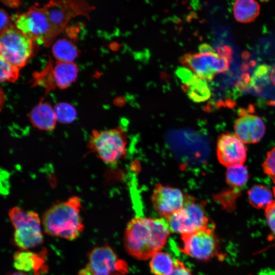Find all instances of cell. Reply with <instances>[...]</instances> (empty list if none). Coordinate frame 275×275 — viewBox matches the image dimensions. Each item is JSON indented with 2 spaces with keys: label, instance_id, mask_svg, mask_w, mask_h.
I'll return each instance as SVG.
<instances>
[{
  "label": "cell",
  "instance_id": "cell-21",
  "mask_svg": "<svg viewBox=\"0 0 275 275\" xmlns=\"http://www.w3.org/2000/svg\"><path fill=\"white\" fill-rule=\"evenodd\" d=\"M150 258L149 266L154 275H169L172 272L175 260L168 253L159 251Z\"/></svg>",
  "mask_w": 275,
  "mask_h": 275
},
{
  "label": "cell",
  "instance_id": "cell-25",
  "mask_svg": "<svg viewBox=\"0 0 275 275\" xmlns=\"http://www.w3.org/2000/svg\"><path fill=\"white\" fill-rule=\"evenodd\" d=\"M53 109L57 121L61 123H70L76 117L75 108L68 103H60L57 104Z\"/></svg>",
  "mask_w": 275,
  "mask_h": 275
},
{
  "label": "cell",
  "instance_id": "cell-10",
  "mask_svg": "<svg viewBox=\"0 0 275 275\" xmlns=\"http://www.w3.org/2000/svg\"><path fill=\"white\" fill-rule=\"evenodd\" d=\"M78 72L73 62L51 61L43 70L34 73L33 85L44 88L46 92L56 88L65 89L75 81Z\"/></svg>",
  "mask_w": 275,
  "mask_h": 275
},
{
  "label": "cell",
  "instance_id": "cell-14",
  "mask_svg": "<svg viewBox=\"0 0 275 275\" xmlns=\"http://www.w3.org/2000/svg\"><path fill=\"white\" fill-rule=\"evenodd\" d=\"M235 134L244 144L259 142L265 132L262 119L255 115L242 113L234 125Z\"/></svg>",
  "mask_w": 275,
  "mask_h": 275
},
{
  "label": "cell",
  "instance_id": "cell-4",
  "mask_svg": "<svg viewBox=\"0 0 275 275\" xmlns=\"http://www.w3.org/2000/svg\"><path fill=\"white\" fill-rule=\"evenodd\" d=\"M35 42L23 34L12 24L0 34V56L20 69L32 57Z\"/></svg>",
  "mask_w": 275,
  "mask_h": 275
},
{
  "label": "cell",
  "instance_id": "cell-17",
  "mask_svg": "<svg viewBox=\"0 0 275 275\" xmlns=\"http://www.w3.org/2000/svg\"><path fill=\"white\" fill-rule=\"evenodd\" d=\"M30 119L32 125L40 130H53L57 121L54 109L46 102H40L30 114Z\"/></svg>",
  "mask_w": 275,
  "mask_h": 275
},
{
  "label": "cell",
  "instance_id": "cell-6",
  "mask_svg": "<svg viewBox=\"0 0 275 275\" xmlns=\"http://www.w3.org/2000/svg\"><path fill=\"white\" fill-rule=\"evenodd\" d=\"M14 25L36 43L49 46L56 37L44 7H31L27 11L16 15Z\"/></svg>",
  "mask_w": 275,
  "mask_h": 275
},
{
  "label": "cell",
  "instance_id": "cell-36",
  "mask_svg": "<svg viewBox=\"0 0 275 275\" xmlns=\"http://www.w3.org/2000/svg\"><path fill=\"white\" fill-rule=\"evenodd\" d=\"M273 189L275 190V187H273Z\"/></svg>",
  "mask_w": 275,
  "mask_h": 275
},
{
  "label": "cell",
  "instance_id": "cell-26",
  "mask_svg": "<svg viewBox=\"0 0 275 275\" xmlns=\"http://www.w3.org/2000/svg\"><path fill=\"white\" fill-rule=\"evenodd\" d=\"M19 70L0 56V82H15L18 78Z\"/></svg>",
  "mask_w": 275,
  "mask_h": 275
},
{
  "label": "cell",
  "instance_id": "cell-9",
  "mask_svg": "<svg viewBox=\"0 0 275 275\" xmlns=\"http://www.w3.org/2000/svg\"><path fill=\"white\" fill-rule=\"evenodd\" d=\"M181 236V250L186 255L201 261L209 260L218 255V240L212 224Z\"/></svg>",
  "mask_w": 275,
  "mask_h": 275
},
{
  "label": "cell",
  "instance_id": "cell-29",
  "mask_svg": "<svg viewBox=\"0 0 275 275\" xmlns=\"http://www.w3.org/2000/svg\"><path fill=\"white\" fill-rule=\"evenodd\" d=\"M265 215L267 224L272 234L275 237V201L265 208Z\"/></svg>",
  "mask_w": 275,
  "mask_h": 275
},
{
  "label": "cell",
  "instance_id": "cell-1",
  "mask_svg": "<svg viewBox=\"0 0 275 275\" xmlns=\"http://www.w3.org/2000/svg\"><path fill=\"white\" fill-rule=\"evenodd\" d=\"M170 232L164 218L134 217L128 222L125 231V248L135 259L150 258L163 248Z\"/></svg>",
  "mask_w": 275,
  "mask_h": 275
},
{
  "label": "cell",
  "instance_id": "cell-19",
  "mask_svg": "<svg viewBox=\"0 0 275 275\" xmlns=\"http://www.w3.org/2000/svg\"><path fill=\"white\" fill-rule=\"evenodd\" d=\"M182 89L188 98L195 102H202L209 99L211 91L207 81L196 74L186 83L182 84Z\"/></svg>",
  "mask_w": 275,
  "mask_h": 275
},
{
  "label": "cell",
  "instance_id": "cell-22",
  "mask_svg": "<svg viewBox=\"0 0 275 275\" xmlns=\"http://www.w3.org/2000/svg\"><path fill=\"white\" fill-rule=\"evenodd\" d=\"M9 215L14 229L26 225L41 224L37 212L24 211L18 207L11 209L9 212Z\"/></svg>",
  "mask_w": 275,
  "mask_h": 275
},
{
  "label": "cell",
  "instance_id": "cell-28",
  "mask_svg": "<svg viewBox=\"0 0 275 275\" xmlns=\"http://www.w3.org/2000/svg\"><path fill=\"white\" fill-rule=\"evenodd\" d=\"M270 70V67L266 64L258 66L254 71L250 81L251 85L254 88L258 82L267 81Z\"/></svg>",
  "mask_w": 275,
  "mask_h": 275
},
{
  "label": "cell",
  "instance_id": "cell-20",
  "mask_svg": "<svg viewBox=\"0 0 275 275\" xmlns=\"http://www.w3.org/2000/svg\"><path fill=\"white\" fill-rule=\"evenodd\" d=\"M52 53L58 61L73 62L78 51L75 44L66 39L58 40L52 46Z\"/></svg>",
  "mask_w": 275,
  "mask_h": 275
},
{
  "label": "cell",
  "instance_id": "cell-12",
  "mask_svg": "<svg viewBox=\"0 0 275 275\" xmlns=\"http://www.w3.org/2000/svg\"><path fill=\"white\" fill-rule=\"evenodd\" d=\"M152 201L154 209L166 219L195 199L179 189L158 184L153 190Z\"/></svg>",
  "mask_w": 275,
  "mask_h": 275
},
{
  "label": "cell",
  "instance_id": "cell-18",
  "mask_svg": "<svg viewBox=\"0 0 275 275\" xmlns=\"http://www.w3.org/2000/svg\"><path fill=\"white\" fill-rule=\"evenodd\" d=\"M232 10L234 17L238 22L247 23L257 18L260 6L256 0H235Z\"/></svg>",
  "mask_w": 275,
  "mask_h": 275
},
{
  "label": "cell",
  "instance_id": "cell-15",
  "mask_svg": "<svg viewBox=\"0 0 275 275\" xmlns=\"http://www.w3.org/2000/svg\"><path fill=\"white\" fill-rule=\"evenodd\" d=\"M46 258V251L34 253L21 250L14 254L13 265L18 271L32 272L34 275H41L47 270Z\"/></svg>",
  "mask_w": 275,
  "mask_h": 275
},
{
  "label": "cell",
  "instance_id": "cell-3",
  "mask_svg": "<svg viewBox=\"0 0 275 275\" xmlns=\"http://www.w3.org/2000/svg\"><path fill=\"white\" fill-rule=\"evenodd\" d=\"M127 144L125 132L120 127L93 130L88 148L104 163L116 164L125 155Z\"/></svg>",
  "mask_w": 275,
  "mask_h": 275
},
{
  "label": "cell",
  "instance_id": "cell-23",
  "mask_svg": "<svg viewBox=\"0 0 275 275\" xmlns=\"http://www.w3.org/2000/svg\"><path fill=\"white\" fill-rule=\"evenodd\" d=\"M248 194L250 203L257 209H265L273 201L271 191L264 185H255L248 191Z\"/></svg>",
  "mask_w": 275,
  "mask_h": 275
},
{
  "label": "cell",
  "instance_id": "cell-24",
  "mask_svg": "<svg viewBox=\"0 0 275 275\" xmlns=\"http://www.w3.org/2000/svg\"><path fill=\"white\" fill-rule=\"evenodd\" d=\"M249 175L246 167L243 164H237L228 167L226 181L231 186H243L248 182Z\"/></svg>",
  "mask_w": 275,
  "mask_h": 275
},
{
  "label": "cell",
  "instance_id": "cell-2",
  "mask_svg": "<svg viewBox=\"0 0 275 275\" xmlns=\"http://www.w3.org/2000/svg\"><path fill=\"white\" fill-rule=\"evenodd\" d=\"M81 206L80 199L74 196L51 206L42 217L44 232L68 240L78 237L84 229L80 214Z\"/></svg>",
  "mask_w": 275,
  "mask_h": 275
},
{
  "label": "cell",
  "instance_id": "cell-5",
  "mask_svg": "<svg viewBox=\"0 0 275 275\" xmlns=\"http://www.w3.org/2000/svg\"><path fill=\"white\" fill-rule=\"evenodd\" d=\"M232 56L214 49L198 53H187L180 59V63L200 78L211 81L218 73L227 71Z\"/></svg>",
  "mask_w": 275,
  "mask_h": 275
},
{
  "label": "cell",
  "instance_id": "cell-7",
  "mask_svg": "<svg viewBox=\"0 0 275 275\" xmlns=\"http://www.w3.org/2000/svg\"><path fill=\"white\" fill-rule=\"evenodd\" d=\"M43 7L56 36L71 19L78 16L90 18L95 9L85 0H49Z\"/></svg>",
  "mask_w": 275,
  "mask_h": 275
},
{
  "label": "cell",
  "instance_id": "cell-11",
  "mask_svg": "<svg viewBox=\"0 0 275 275\" xmlns=\"http://www.w3.org/2000/svg\"><path fill=\"white\" fill-rule=\"evenodd\" d=\"M171 232L181 235L203 229L210 224L201 203L191 202L166 218Z\"/></svg>",
  "mask_w": 275,
  "mask_h": 275
},
{
  "label": "cell",
  "instance_id": "cell-13",
  "mask_svg": "<svg viewBox=\"0 0 275 275\" xmlns=\"http://www.w3.org/2000/svg\"><path fill=\"white\" fill-rule=\"evenodd\" d=\"M216 151L219 161L227 167L243 164L246 160V148L235 134L225 133L219 135Z\"/></svg>",
  "mask_w": 275,
  "mask_h": 275
},
{
  "label": "cell",
  "instance_id": "cell-35",
  "mask_svg": "<svg viewBox=\"0 0 275 275\" xmlns=\"http://www.w3.org/2000/svg\"><path fill=\"white\" fill-rule=\"evenodd\" d=\"M260 1H261L262 2H265L268 1V0H260Z\"/></svg>",
  "mask_w": 275,
  "mask_h": 275
},
{
  "label": "cell",
  "instance_id": "cell-31",
  "mask_svg": "<svg viewBox=\"0 0 275 275\" xmlns=\"http://www.w3.org/2000/svg\"><path fill=\"white\" fill-rule=\"evenodd\" d=\"M12 23L8 13L2 9H0V34L8 29Z\"/></svg>",
  "mask_w": 275,
  "mask_h": 275
},
{
  "label": "cell",
  "instance_id": "cell-34",
  "mask_svg": "<svg viewBox=\"0 0 275 275\" xmlns=\"http://www.w3.org/2000/svg\"><path fill=\"white\" fill-rule=\"evenodd\" d=\"M10 275H29V274H26L24 272L18 271L13 272L11 273Z\"/></svg>",
  "mask_w": 275,
  "mask_h": 275
},
{
  "label": "cell",
  "instance_id": "cell-32",
  "mask_svg": "<svg viewBox=\"0 0 275 275\" xmlns=\"http://www.w3.org/2000/svg\"><path fill=\"white\" fill-rule=\"evenodd\" d=\"M5 100L4 93L2 89L0 88V111H1Z\"/></svg>",
  "mask_w": 275,
  "mask_h": 275
},
{
  "label": "cell",
  "instance_id": "cell-30",
  "mask_svg": "<svg viewBox=\"0 0 275 275\" xmlns=\"http://www.w3.org/2000/svg\"><path fill=\"white\" fill-rule=\"evenodd\" d=\"M169 275H193L189 269L182 262L175 260V266L172 272Z\"/></svg>",
  "mask_w": 275,
  "mask_h": 275
},
{
  "label": "cell",
  "instance_id": "cell-33",
  "mask_svg": "<svg viewBox=\"0 0 275 275\" xmlns=\"http://www.w3.org/2000/svg\"><path fill=\"white\" fill-rule=\"evenodd\" d=\"M270 78L271 82L275 86V66L272 69L271 71Z\"/></svg>",
  "mask_w": 275,
  "mask_h": 275
},
{
  "label": "cell",
  "instance_id": "cell-8",
  "mask_svg": "<svg viewBox=\"0 0 275 275\" xmlns=\"http://www.w3.org/2000/svg\"><path fill=\"white\" fill-rule=\"evenodd\" d=\"M88 261L77 275H124L128 266L107 244L94 248L88 254Z\"/></svg>",
  "mask_w": 275,
  "mask_h": 275
},
{
  "label": "cell",
  "instance_id": "cell-16",
  "mask_svg": "<svg viewBox=\"0 0 275 275\" xmlns=\"http://www.w3.org/2000/svg\"><path fill=\"white\" fill-rule=\"evenodd\" d=\"M13 239L15 244L22 250L40 245L43 242L41 224L26 225L15 229Z\"/></svg>",
  "mask_w": 275,
  "mask_h": 275
},
{
  "label": "cell",
  "instance_id": "cell-27",
  "mask_svg": "<svg viewBox=\"0 0 275 275\" xmlns=\"http://www.w3.org/2000/svg\"><path fill=\"white\" fill-rule=\"evenodd\" d=\"M263 171L275 183V147L267 153L262 164Z\"/></svg>",
  "mask_w": 275,
  "mask_h": 275
}]
</instances>
